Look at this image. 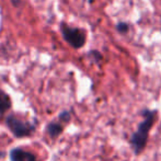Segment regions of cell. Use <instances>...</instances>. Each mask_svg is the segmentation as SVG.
Instances as JSON below:
<instances>
[{"label":"cell","mask_w":161,"mask_h":161,"mask_svg":"<svg viewBox=\"0 0 161 161\" xmlns=\"http://www.w3.org/2000/svg\"><path fill=\"white\" fill-rule=\"evenodd\" d=\"M142 115L144 116V119L138 124L137 129H136V131L131 135L130 139H129L135 155H139L146 147L149 131H150L153 125L155 124V117L157 115V110L145 108V110L142 111Z\"/></svg>","instance_id":"obj_1"},{"label":"cell","mask_w":161,"mask_h":161,"mask_svg":"<svg viewBox=\"0 0 161 161\" xmlns=\"http://www.w3.org/2000/svg\"><path fill=\"white\" fill-rule=\"evenodd\" d=\"M6 124L9 129L12 131L13 135L19 138L32 135L34 129H35L33 124L23 121V119H19L15 115H9L6 119Z\"/></svg>","instance_id":"obj_2"},{"label":"cell","mask_w":161,"mask_h":161,"mask_svg":"<svg viewBox=\"0 0 161 161\" xmlns=\"http://www.w3.org/2000/svg\"><path fill=\"white\" fill-rule=\"evenodd\" d=\"M62 33L66 42L74 48H80L86 42L85 33L79 29H74L66 24H62Z\"/></svg>","instance_id":"obj_3"},{"label":"cell","mask_w":161,"mask_h":161,"mask_svg":"<svg viewBox=\"0 0 161 161\" xmlns=\"http://www.w3.org/2000/svg\"><path fill=\"white\" fill-rule=\"evenodd\" d=\"M10 159L12 161H36V157L21 148H13L10 151Z\"/></svg>","instance_id":"obj_4"},{"label":"cell","mask_w":161,"mask_h":161,"mask_svg":"<svg viewBox=\"0 0 161 161\" xmlns=\"http://www.w3.org/2000/svg\"><path fill=\"white\" fill-rule=\"evenodd\" d=\"M46 131L52 138H55L62 134L63 126L60 123H57V122H52V123H49L48 125H47Z\"/></svg>","instance_id":"obj_5"},{"label":"cell","mask_w":161,"mask_h":161,"mask_svg":"<svg viewBox=\"0 0 161 161\" xmlns=\"http://www.w3.org/2000/svg\"><path fill=\"white\" fill-rule=\"evenodd\" d=\"M11 106V100L9 96L4 92L0 91V114H3L4 112L10 108Z\"/></svg>","instance_id":"obj_6"},{"label":"cell","mask_w":161,"mask_h":161,"mask_svg":"<svg viewBox=\"0 0 161 161\" xmlns=\"http://www.w3.org/2000/svg\"><path fill=\"white\" fill-rule=\"evenodd\" d=\"M117 30H119L121 33H126L128 31V24L127 23H124V22L117 24Z\"/></svg>","instance_id":"obj_7"},{"label":"cell","mask_w":161,"mask_h":161,"mask_svg":"<svg viewBox=\"0 0 161 161\" xmlns=\"http://www.w3.org/2000/svg\"><path fill=\"white\" fill-rule=\"evenodd\" d=\"M59 119H62V121L68 122L70 119V113L67 112V111H64V112H63L62 114L59 115Z\"/></svg>","instance_id":"obj_8"}]
</instances>
